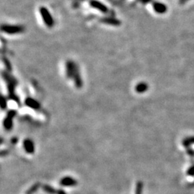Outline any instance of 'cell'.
<instances>
[{"mask_svg":"<svg viewBox=\"0 0 194 194\" xmlns=\"http://www.w3.org/2000/svg\"><path fill=\"white\" fill-rule=\"evenodd\" d=\"M23 148L25 151L27 152V154H33L35 150V144L33 141L31 139L27 138L23 141Z\"/></svg>","mask_w":194,"mask_h":194,"instance_id":"9","label":"cell"},{"mask_svg":"<svg viewBox=\"0 0 194 194\" xmlns=\"http://www.w3.org/2000/svg\"><path fill=\"white\" fill-rule=\"evenodd\" d=\"M182 1H187V0H182Z\"/></svg>","mask_w":194,"mask_h":194,"instance_id":"27","label":"cell"},{"mask_svg":"<svg viewBox=\"0 0 194 194\" xmlns=\"http://www.w3.org/2000/svg\"><path fill=\"white\" fill-rule=\"evenodd\" d=\"M1 59H2L3 63H4V66H5L6 71H8V72H9V73L12 72V63H11L10 61H9V60L8 59L6 56H2Z\"/></svg>","mask_w":194,"mask_h":194,"instance_id":"15","label":"cell"},{"mask_svg":"<svg viewBox=\"0 0 194 194\" xmlns=\"http://www.w3.org/2000/svg\"><path fill=\"white\" fill-rule=\"evenodd\" d=\"M0 101H1V103H0L1 109L2 110H6V108H7V100H6V98L4 95H1Z\"/></svg>","mask_w":194,"mask_h":194,"instance_id":"18","label":"cell"},{"mask_svg":"<svg viewBox=\"0 0 194 194\" xmlns=\"http://www.w3.org/2000/svg\"><path fill=\"white\" fill-rule=\"evenodd\" d=\"M25 104L27 107L34 109V110H39L40 109V104L36 99L32 97H27L25 101Z\"/></svg>","mask_w":194,"mask_h":194,"instance_id":"11","label":"cell"},{"mask_svg":"<svg viewBox=\"0 0 194 194\" xmlns=\"http://www.w3.org/2000/svg\"><path fill=\"white\" fill-rule=\"evenodd\" d=\"M77 180L70 176L64 177L60 180V185L61 186H75V185H77Z\"/></svg>","mask_w":194,"mask_h":194,"instance_id":"10","label":"cell"},{"mask_svg":"<svg viewBox=\"0 0 194 194\" xmlns=\"http://www.w3.org/2000/svg\"><path fill=\"white\" fill-rule=\"evenodd\" d=\"M40 187H42L40 183V182H37V183L33 184L30 188L27 189V191L25 192V194H34Z\"/></svg>","mask_w":194,"mask_h":194,"instance_id":"13","label":"cell"},{"mask_svg":"<svg viewBox=\"0 0 194 194\" xmlns=\"http://www.w3.org/2000/svg\"><path fill=\"white\" fill-rule=\"evenodd\" d=\"M35 16L43 27L52 29L56 25V19L52 11L45 5H39L36 8Z\"/></svg>","mask_w":194,"mask_h":194,"instance_id":"2","label":"cell"},{"mask_svg":"<svg viewBox=\"0 0 194 194\" xmlns=\"http://www.w3.org/2000/svg\"><path fill=\"white\" fill-rule=\"evenodd\" d=\"M110 1H113V2H116V3H118V2H120V1H122V0H110Z\"/></svg>","mask_w":194,"mask_h":194,"instance_id":"26","label":"cell"},{"mask_svg":"<svg viewBox=\"0 0 194 194\" xmlns=\"http://www.w3.org/2000/svg\"><path fill=\"white\" fill-rule=\"evenodd\" d=\"M88 0H72V5L74 8L81 7V6Z\"/></svg>","mask_w":194,"mask_h":194,"instance_id":"19","label":"cell"},{"mask_svg":"<svg viewBox=\"0 0 194 194\" xmlns=\"http://www.w3.org/2000/svg\"><path fill=\"white\" fill-rule=\"evenodd\" d=\"M127 1L129 4H135V3H137L140 1V0H127Z\"/></svg>","mask_w":194,"mask_h":194,"instance_id":"23","label":"cell"},{"mask_svg":"<svg viewBox=\"0 0 194 194\" xmlns=\"http://www.w3.org/2000/svg\"><path fill=\"white\" fill-rule=\"evenodd\" d=\"M152 4V9L154 12L158 14H165L167 10V6L163 3L160 2V1H151Z\"/></svg>","mask_w":194,"mask_h":194,"instance_id":"6","label":"cell"},{"mask_svg":"<svg viewBox=\"0 0 194 194\" xmlns=\"http://www.w3.org/2000/svg\"><path fill=\"white\" fill-rule=\"evenodd\" d=\"M1 31L2 33L8 35H17L25 32V27L22 25L5 23L1 25Z\"/></svg>","mask_w":194,"mask_h":194,"instance_id":"4","label":"cell"},{"mask_svg":"<svg viewBox=\"0 0 194 194\" xmlns=\"http://www.w3.org/2000/svg\"><path fill=\"white\" fill-rule=\"evenodd\" d=\"M73 80H74V84L77 89H81L83 87L84 82H83L82 78H81L80 72H79V68L78 64H76V66L75 71H74V76H73Z\"/></svg>","mask_w":194,"mask_h":194,"instance_id":"8","label":"cell"},{"mask_svg":"<svg viewBox=\"0 0 194 194\" xmlns=\"http://www.w3.org/2000/svg\"><path fill=\"white\" fill-rule=\"evenodd\" d=\"M83 12L90 18L114 14V12L107 4L100 0H88L81 6Z\"/></svg>","mask_w":194,"mask_h":194,"instance_id":"1","label":"cell"},{"mask_svg":"<svg viewBox=\"0 0 194 194\" xmlns=\"http://www.w3.org/2000/svg\"><path fill=\"white\" fill-rule=\"evenodd\" d=\"M57 194H66V193L63 189L60 188L57 190Z\"/></svg>","mask_w":194,"mask_h":194,"instance_id":"22","label":"cell"},{"mask_svg":"<svg viewBox=\"0 0 194 194\" xmlns=\"http://www.w3.org/2000/svg\"><path fill=\"white\" fill-rule=\"evenodd\" d=\"M43 190L48 194H57V190L55 189L53 187L48 184H44L42 185Z\"/></svg>","mask_w":194,"mask_h":194,"instance_id":"14","label":"cell"},{"mask_svg":"<svg viewBox=\"0 0 194 194\" xmlns=\"http://www.w3.org/2000/svg\"><path fill=\"white\" fill-rule=\"evenodd\" d=\"M8 154H9V150H1V157H4V156H6V155H7Z\"/></svg>","mask_w":194,"mask_h":194,"instance_id":"21","label":"cell"},{"mask_svg":"<svg viewBox=\"0 0 194 194\" xmlns=\"http://www.w3.org/2000/svg\"><path fill=\"white\" fill-rule=\"evenodd\" d=\"M142 190H143V183L141 180H139L136 183L135 194H142Z\"/></svg>","mask_w":194,"mask_h":194,"instance_id":"17","label":"cell"},{"mask_svg":"<svg viewBox=\"0 0 194 194\" xmlns=\"http://www.w3.org/2000/svg\"><path fill=\"white\" fill-rule=\"evenodd\" d=\"M17 112L14 109H10L7 111L6 115L3 121V127L6 130H11L13 127V119L15 117Z\"/></svg>","mask_w":194,"mask_h":194,"instance_id":"5","label":"cell"},{"mask_svg":"<svg viewBox=\"0 0 194 194\" xmlns=\"http://www.w3.org/2000/svg\"><path fill=\"white\" fill-rule=\"evenodd\" d=\"M1 76H2L3 79H4V81H5L6 84L8 91V97H9V99L14 101L17 104L19 105L20 104V100H19V98L18 97V96L16 94L15 92L16 86L18 84L17 80L8 71H2L1 72Z\"/></svg>","mask_w":194,"mask_h":194,"instance_id":"3","label":"cell"},{"mask_svg":"<svg viewBox=\"0 0 194 194\" xmlns=\"http://www.w3.org/2000/svg\"><path fill=\"white\" fill-rule=\"evenodd\" d=\"M18 142V138L17 137H13L12 139H11V142H12V143H17V142Z\"/></svg>","mask_w":194,"mask_h":194,"instance_id":"24","label":"cell"},{"mask_svg":"<svg viewBox=\"0 0 194 194\" xmlns=\"http://www.w3.org/2000/svg\"><path fill=\"white\" fill-rule=\"evenodd\" d=\"M187 174L188 175H190V176H194V165L191 166L188 169V171H187Z\"/></svg>","mask_w":194,"mask_h":194,"instance_id":"20","label":"cell"},{"mask_svg":"<svg viewBox=\"0 0 194 194\" xmlns=\"http://www.w3.org/2000/svg\"><path fill=\"white\" fill-rule=\"evenodd\" d=\"M76 64L72 60H68L66 63V74L69 79H73Z\"/></svg>","mask_w":194,"mask_h":194,"instance_id":"7","label":"cell"},{"mask_svg":"<svg viewBox=\"0 0 194 194\" xmlns=\"http://www.w3.org/2000/svg\"><path fill=\"white\" fill-rule=\"evenodd\" d=\"M149 86L147 83L145 82H140L135 86V92L138 94H143L148 90Z\"/></svg>","mask_w":194,"mask_h":194,"instance_id":"12","label":"cell"},{"mask_svg":"<svg viewBox=\"0 0 194 194\" xmlns=\"http://www.w3.org/2000/svg\"><path fill=\"white\" fill-rule=\"evenodd\" d=\"M193 144H194V136L187 137V138L184 139L183 140V145L185 147H190Z\"/></svg>","mask_w":194,"mask_h":194,"instance_id":"16","label":"cell"},{"mask_svg":"<svg viewBox=\"0 0 194 194\" xmlns=\"http://www.w3.org/2000/svg\"><path fill=\"white\" fill-rule=\"evenodd\" d=\"M187 152H188V155H194V152L192 150H187Z\"/></svg>","mask_w":194,"mask_h":194,"instance_id":"25","label":"cell"}]
</instances>
